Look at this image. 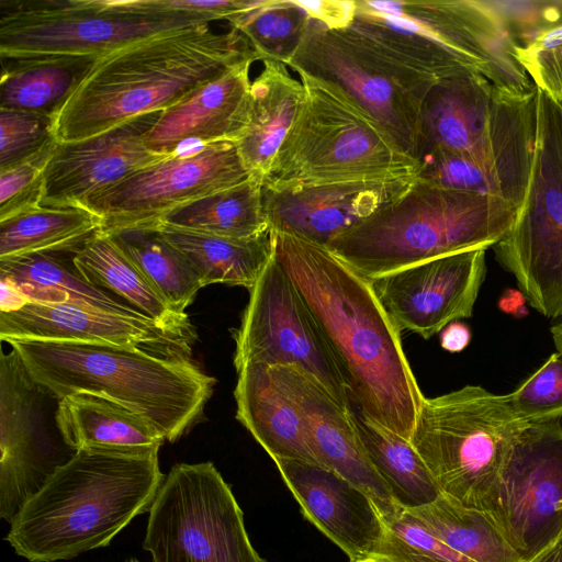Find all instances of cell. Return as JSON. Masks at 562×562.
<instances>
[{"instance_id":"1","label":"cell","mask_w":562,"mask_h":562,"mask_svg":"<svg viewBox=\"0 0 562 562\" xmlns=\"http://www.w3.org/2000/svg\"><path fill=\"white\" fill-rule=\"evenodd\" d=\"M273 257L308 305L345 371L350 400L368 418L411 440L425 396L401 330L371 282L326 246L270 231Z\"/></svg>"},{"instance_id":"2","label":"cell","mask_w":562,"mask_h":562,"mask_svg":"<svg viewBox=\"0 0 562 562\" xmlns=\"http://www.w3.org/2000/svg\"><path fill=\"white\" fill-rule=\"evenodd\" d=\"M211 25L164 32L95 58L54 116L56 140L79 142L162 112L235 65L259 60L236 29Z\"/></svg>"},{"instance_id":"3","label":"cell","mask_w":562,"mask_h":562,"mask_svg":"<svg viewBox=\"0 0 562 562\" xmlns=\"http://www.w3.org/2000/svg\"><path fill=\"white\" fill-rule=\"evenodd\" d=\"M158 452L78 450L22 507L4 539L29 562L70 560L109 546L150 510L165 480Z\"/></svg>"},{"instance_id":"4","label":"cell","mask_w":562,"mask_h":562,"mask_svg":"<svg viewBox=\"0 0 562 562\" xmlns=\"http://www.w3.org/2000/svg\"><path fill=\"white\" fill-rule=\"evenodd\" d=\"M9 345L33 380L58 401L74 394L102 397L147 420L169 442L196 422L215 384L184 355L100 342Z\"/></svg>"},{"instance_id":"5","label":"cell","mask_w":562,"mask_h":562,"mask_svg":"<svg viewBox=\"0 0 562 562\" xmlns=\"http://www.w3.org/2000/svg\"><path fill=\"white\" fill-rule=\"evenodd\" d=\"M518 209L491 195L415 178L326 247L369 281L439 257L495 246Z\"/></svg>"},{"instance_id":"6","label":"cell","mask_w":562,"mask_h":562,"mask_svg":"<svg viewBox=\"0 0 562 562\" xmlns=\"http://www.w3.org/2000/svg\"><path fill=\"white\" fill-rule=\"evenodd\" d=\"M528 425L516 416L507 394L465 385L424 398L411 442L441 495L488 515Z\"/></svg>"},{"instance_id":"7","label":"cell","mask_w":562,"mask_h":562,"mask_svg":"<svg viewBox=\"0 0 562 562\" xmlns=\"http://www.w3.org/2000/svg\"><path fill=\"white\" fill-rule=\"evenodd\" d=\"M304 102L263 184L413 178L417 162L339 87L299 75Z\"/></svg>"},{"instance_id":"8","label":"cell","mask_w":562,"mask_h":562,"mask_svg":"<svg viewBox=\"0 0 562 562\" xmlns=\"http://www.w3.org/2000/svg\"><path fill=\"white\" fill-rule=\"evenodd\" d=\"M212 22L160 0H0V57L95 59L148 36Z\"/></svg>"},{"instance_id":"9","label":"cell","mask_w":562,"mask_h":562,"mask_svg":"<svg viewBox=\"0 0 562 562\" xmlns=\"http://www.w3.org/2000/svg\"><path fill=\"white\" fill-rule=\"evenodd\" d=\"M288 66L339 87L416 161L423 106L439 79L401 63L350 27L330 30L311 18Z\"/></svg>"},{"instance_id":"10","label":"cell","mask_w":562,"mask_h":562,"mask_svg":"<svg viewBox=\"0 0 562 562\" xmlns=\"http://www.w3.org/2000/svg\"><path fill=\"white\" fill-rule=\"evenodd\" d=\"M494 250L531 307L546 317H562V102L539 89L527 193Z\"/></svg>"},{"instance_id":"11","label":"cell","mask_w":562,"mask_h":562,"mask_svg":"<svg viewBox=\"0 0 562 562\" xmlns=\"http://www.w3.org/2000/svg\"><path fill=\"white\" fill-rule=\"evenodd\" d=\"M143 548L154 562H268L212 462L171 468L150 507Z\"/></svg>"},{"instance_id":"12","label":"cell","mask_w":562,"mask_h":562,"mask_svg":"<svg viewBox=\"0 0 562 562\" xmlns=\"http://www.w3.org/2000/svg\"><path fill=\"white\" fill-rule=\"evenodd\" d=\"M240 324L233 330L236 371L247 363L293 367L351 408L344 369L308 305L272 257L256 284Z\"/></svg>"},{"instance_id":"13","label":"cell","mask_w":562,"mask_h":562,"mask_svg":"<svg viewBox=\"0 0 562 562\" xmlns=\"http://www.w3.org/2000/svg\"><path fill=\"white\" fill-rule=\"evenodd\" d=\"M250 177L234 142L195 146L169 155L90 198L102 231L149 226L177 207Z\"/></svg>"},{"instance_id":"14","label":"cell","mask_w":562,"mask_h":562,"mask_svg":"<svg viewBox=\"0 0 562 562\" xmlns=\"http://www.w3.org/2000/svg\"><path fill=\"white\" fill-rule=\"evenodd\" d=\"M525 562L562 535V425L529 424L520 434L487 515Z\"/></svg>"},{"instance_id":"15","label":"cell","mask_w":562,"mask_h":562,"mask_svg":"<svg viewBox=\"0 0 562 562\" xmlns=\"http://www.w3.org/2000/svg\"><path fill=\"white\" fill-rule=\"evenodd\" d=\"M48 392L11 349L0 357V517L11 524L22 507L77 451L45 430Z\"/></svg>"},{"instance_id":"16","label":"cell","mask_w":562,"mask_h":562,"mask_svg":"<svg viewBox=\"0 0 562 562\" xmlns=\"http://www.w3.org/2000/svg\"><path fill=\"white\" fill-rule=\"evenodd\" d=\"M486 249L461 251L371 280L397 328L429 339L448 324L471 317L485 278Z\"/></svg>"},{"instance_id":"17","label":"cell","mask_w":562,"mask_h":562,"mask_svg":"<svg viewBox=\"0 0 562 562\" xmlns=\"http://www.w3.org/2000/svg\"><path fill=\"white\" fill-rule=\"evenodd\" d=\"M537 133V89L522 97L490 146L475 156L431 151L417 159L416 178L440 187L524 203Z\"/></svg>"},{"instance_id":"18","label":"cell","mask_w":562,"mask_h":562,"mask_svg":"<svg viewBox=\"0 0 562 562\" xmlns=\"http://www.w3.org/2000/svg\"><path fill=\"white\" fill-rule=\"evenodd\" d=\"M159 115L147 113L87 139L57 143L44 175L42 206L82 207L99 192L167 157L147 149L143 140Z\"/></svg>"},{"instance_id":"19","label":"cell","mask_w":562,"mask_h":562,"mask_svg":"<svg viewBox=\"0 0 562 562\" xmlns=\"http://www.w3.org/2000/svg\"><path fill=\"white\" fill-rule=\"evenodd\" d=\"M413 178L389 181L263 184L270 231L286 232L327 246L397 198Z\"/></svg>"},{"instance_id":"20","label":"cell","mask_w":562,"mask_h":562,"mask_svg":"<svg viewBox=\"0 0 562 562\" xmlns=\"http://www.w3.org/2000/svg\"><path fill=\"white\" fill-rule=\"evenodd\" d=\"M525 95L496 88L475 70L440 79L423 106L416 162L431 151L479 155Z\"/></svg>"},{"instance_id":"21","label":"cell","mask_w":562,"mask_h":562,"mask_svg":"<svg viewBox=\"0 0 562 562\" xmlns=\"http://www.w3.org/2000/svg\"><path fill=\"white\" fill-rule=\"evenodd\" d=\"M0 338L8 344L16 340L112 344L188 357L194 341V337L166 329L148 318L33 301L19 310L0 312Z\"/></svg>"},{"instance_id":"22","label":"cell","mask_w":562,"mask_h":562,"mask_svg":"<svg viewBox=\"0 0 562 562\" xmlns=\"http://www.w3.org/2000/svg\"><path fill=\"white\" fill-rule=\"evenodd\" d=\"M279 387L299 408L317 463L364 493L381 515L396 505L358 434L352 408H345L314 380L293 367L270 368Z\"/></svg>"},{"instance_id":"23","label":"cell","mask_w":562,"mask_h":562,"mask_svg":"<svg viewBox=\"0 0 562 562\" xmlns=\"http://www.w3.org/2000/svg\"><path fill=\"white\" fill-rule=\"evenodd\" d=\"M304 517L356 562L372 557L384 531L373 499L318 464L273 459Z\"/></svg>"},{"instance_id":"24","label":"cell","mask_w":562,"mask_h":562,"mask_svg":"<svg viewBox=\"0 0 562 562\" xmlns=\"http://www.w3.org/2000/svg\"><path fill=\"white\" fill-rule=\"evenodd\" d=\"M252 63L247 59L235 65L188 99L160 112L144 135L147 149L169 156L187 146L235 143L248 122Z\"/></svg>"},{"instance_id":"25","label":"cell","mask_w":562,"mask_h":562,"mask_svg":"<svg viewBox=\"0 0 562 562\" xmlns=\"http://www.w3.org/2000/svg\"><path fill=\"white\" fill-rule=\"evenodd\" d=\"M237 374L234 391L236 418L271 459H295L318 464L301 413L279 387L270 367L247 363Z\"/></svg>"},{"instance_id":"26","label":"cell","mask_w":562,"mask_h":562,"mask_svg":"<svg viewBox=\"0 0 562 562\" xmlns=\"http://www.w3.org/2000/svg\"><path fill=\"white\" fill-rule=\"evenodd\" d=\"M249 97L247 126L235 144L250 177L265 182L305 91L284 64L265 60L263 69L251 81Z\"/></svg>"},{"instance_id":"27","label":"cell","mask_w":562,"mask_h":562,"mask_svg":"<svg viewBox=\"0 0 562 562\" xmlns=\"http://www.w3.org/2000/svg\"><path fill=\"white\" fill-rule=\"evenodd\" d=\"M71 261L92 285L121 297L164 328L195 337L188 315L168 303L104 231L92 234L72 252Z\"/></svg>"},{"instance_id":"28","label":"cell","mask_w":562,"mask_h":562,"mask_svg":"<svg viewBox=\"0 0 562 562\" xmlns=\"http://www.w3.org/2000/svg\"><path fill=\"white\" fill-rule=\"evenodd\" d=\"M55 425L72 450H159L162 436L145 419L102 397L74 394L58 401Z\"/></svg>"},{"instance_id":"29","label":"cell","mask_w":562,"mask_h":562,"mask_svg":"<svg viewBox=\"0 0 562 562\" xmlns=\"http://www.w3.org/2000/svg\"><path fill=\"white\" fill-rule=\"evenodd\" d=\"M149 226L155 227L186 257L203 288L224 283L250 290L273 254L270 232L256 238L237 239L182 229L160 222Z\"/></svg>"},{"instance_id":"30","label":"cell","mask_w":562,"mask_h":562,"mask_svg":"<svg viewBox=\"0 0 562 562\" xmlns=\"http://www.w3.org/2000/svg\"><path fill=\"white\" fill-rule=\"evenodd\" d=\"M503 15L517 61L537 89L562 102V0L508 1Z\"/></svg>"},{"instance_id":"31","label":"cell","mask_w":562,"mask_h":562,"mask_svg":"<svg viewBox=\"0 0 562 562\" xmlns=\"http://www.w3.org/2000/svg\"><path fill=\"white\" fill-rule=\"evenodd\" d=\"M0 276L12 281L33 302L72 304L147 318L121 297L86 281L72 261L67 263L59 254H30L0 259Z\"/></svg>"},{"instance_id":"32","label":"cell","mask_w":562,"mask_h":562,"mask_svg":"<svg viewBox=\"0 0 562 562\" xmlns=\"http://www.w3.org/2000/svg\"><path fill=\"white\" fill-rule=\"evenodd\" d=\"M0 109L55 116L92 63L89 57L1 59Z\"/></svg>"},{"instance_id":"33","label":"cell","mask_w":562,"mask_h":562,"mask_svg":"<svg viewBox=\"0 0 562 562\" xmlns=\"http://www.w3.org/2000/svg\"><path fill=\"white\" fill-rule=\"evenodd\" d=\"M262 191L263 182L249 177L239 184L177 207L158 222L223 237L256 238L270 232Z\"/></svg>"},{"instance_id":"34","label":"cell","mask_w":562,"mask_h":562,"mask_svg":"<svg viewBox=\"0 0 562 562\" xmlns=\"http://www.w3.org/2000/svg\"><path fill=\"white\" fill-rule=\"evenodd\" d=\"M352 415L368 457L396 504L417 508L440 495L411 440L368 418L358 407Z\"/></svg>"},{"instance_id":"35","label":"cell","mask_w":562,"mask_h":562,"mask_svg":"<svg viewBox=\"0 0 562 562\" xmlns=\"http://www.w3.org/2000/svg\"><path fill=\"white\" fill-rule=\"evenodd\" d=\"M101 227L88 209L40 206L0 222V259L74 252Z\"/></svg>"},{"instance_id":"36","label":"cell","mask_w":562,"mask_h":562,"mask_svg":"<svg viewBox=\"0 0 562 562\" xmlns=\"http://www.w3.org/2000/svg\"><path fill=\"white\" fill-rule=\"evenodd\" d=\"M180 314L203 288L186 257L153 226L104 231Z\"/></svg>"},{"instance_id":"37","label":"cell","mask_w":562,"mask_h":562,"mask_svg":"<svg viewBox=\"0 0 562 562\" xmlns=\"http://www.w3.org/2000/svg\"><path fill=\"white\" fill-rule=\"evenodd\" d=\"M407 510L451 549L473 562H525L481 510L464 507L441 494L429 504Z\"/></svg>"},{"instance_id":"38","label":"cell","mask_w":562,"mask_h":562,"mask_svg":"<svg viewBox=\"0 0 562 562\" xmlns=\"http://www.w3.org/2000/svg\"><path fill=\"white\" fill-rule=\"evenodd\" d=\"M310 16L296 0H256L247 11L228 22L259 60L288 66L300 48Z\"/></svg>"},{"instance_id":"39","label":"cell","mask_w":562,"mask_h":562,"mask_svg":"<svg viewBox=\"0 0 562 562\" xmlns=\"http://www.w3.org/2000/svg\"><path fill=\"white\" fill-rule=\"evenodd\" d=\"M381 517L384 531L371 557L376 562H473L400 505Z\"/></svg>"},{"instance_id":"40","label":"cell","mask_w":562,"mask_h":562,"mask_svg":"<svg viewBox=\"0 0 562 562\" xmlns=\"http://www.w3.org/2000/svg\"><path fill=\"white\" fill-rule=\"evenodd\" d=\"M507 396L514 413L525 424L560 420L562 355L552 353L532 375Z\"/></svg>"},{"instance_id":"41","label":"cell","mask_w":562,"mask_h":562,"mask_svg":"<svg viewBox=\"0 0 562 562\" xmlns=\"http://www.w3.org/2000/svg\"><path fill=\"white\" fill-rule=\"evenodd\" d=\"M57 143L0 168V222L42 206L44 175Z\"/></svg>"},{"instance_id":"42","label":"cell","mask_w":562,"mask_h":562,"mask_svg":"<svg viewBox=\"0 0 562 562\" xmlns=\"http://www.w3.org/2000/svg\"><path fill=\"white\" fill-rule=\"evenodd\" d=\"M0 168L22 161L57 142L54 117L47 114L0 109Z\"/></svg>"},{"instance_id":"43","label":"cell","mask_w":562,"mask_h":562,"mask_svg":"<svg viewBox=\"0 0 562 562\" xmlns=\"http://www.w3.org/2000/svg\"><path fill=\"white\" fill-rule=\"evenodd\" d=\"M296 2L314 19L330 30L347 29L356 16V0H319Z\"/></svg>"},{"instance_id":"44","label":"cell","mask_w":562,"mask_h":562,"mask_svg":"<svg viewBox=\"0 0 562 562\" xmlns=\"http://www.w3.org/2000/svg\"><path fill=\"white\" fill-rule=\"evenodd\" d=\"M471 340L469 327L459 321L448 324L440 331V346L449 352L462 351Z\"/></svg>"},{"instance_id":"45","label":"cell","mask_w":562,"mask_h":562,"mask_svg":"<svg viewBox=\"0 0 562 562\" xmlns=\"http://www.w3.org/2000/svg\"><path fill=\"white\" fill-rule=\"evenodd\" d=\"M1 301L0 312L15 311L30 302L26 295L9 279L0 276Z\"/></svg>"},{"instance_id":"46","label":"cell","mask_w":562,"mask_h":562,"mask_svg":"<svg viewBox=\"0 0 562 562\" xmlns=\"http://www.w3.org/2000/svg\"><path fill=\"white\" fill-rule=\"evenodd\" d=\"M526 297L520 291L507 290L498 301L499 308L507 314L521 317L528 314L525 306Z\"/></svg>"},{"instance_id":"47","label":"cell","mask_w":562,"mask_h":562,"mask_svg":"<svg viewBox=\"0 0 562 562\" xmlns=\"http://www.w3.org/2000/svg\"><path fill=\"white\" fill-rule=\"evenodd\" d=\"M533 562H562V538Z\"/></svg>"},{"instance_id":"48","label":"cell","mask_w":562,"mask_h":562,"mask_svg":"<svg viewBox=\"0 0 562 562\" xmlns=\"http://www.w3.org/2000/svg\"><path fill=\"white\" fill-rule=\"evenodd\" d=\"M551 335L558 352L562 355V321L551 327Z\"/></svg>"},{"instance_id":"49","label":"cell","mask_w":562,"mask_h":562,"mask_svg":"<svg viewBox=\"0 0 562 562\" xmlns=\"http://www.w3.org/2000/svg\"><path fill=\"white\" fill-rule=\"evenodd\" d=\"M356 562H376V561L373 560L372 558H369V559H364V560H360V561H356Z\"/></svg>"},{"instance_id":"50","label":"cell","mask_w":562,"mask_h":562,"mask_svg":"<svg viewBox=\"0 0 562 562\" xmlns=\"http://www.w3.org/2000/svg\"><path fill=\"white\" fill-rule=\"evenodd\" d=\"M125 562H139V561L135 558H131V559L126 560Z\"/></svg>"},{"instance_id":"51","label":"cell","mask_w":562,"mask_h":562,"mask_svg":"<svg viewBox=\"0 0 562 562\" xmlns=\"http://www.w3.org/2000/svg\"><path fill=\"white\" fill-rule=\"evenodd\" d=\"M561 538H562V535H561Z\"/></svg>"}]
</instances>
